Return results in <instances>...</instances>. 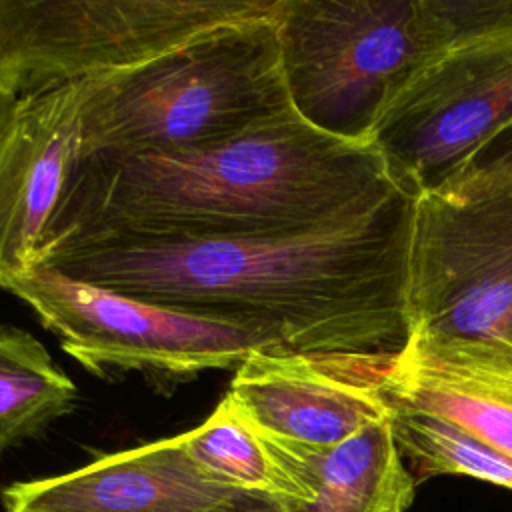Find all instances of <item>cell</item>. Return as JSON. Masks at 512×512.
<instances>
[{
  "instance_id": "5b68a950",
  "label": "cell",
  "mask_w": 512,
  "mask_h": 512,
  "mask_svg": "<svg viewBox=\"0 0 512 512\" xmlns=\"http://www.w3.org/2000/svg\"><path fill=\"white\" fill-rule=\"evenodd\" d=\"M408 336L512 340V176L462 170L412 198Z\"/></svg>"
},
{
  "instance_id": "ba28073f",
  "label": "cell",
  "mask_w": 512,
  "mask_h": 512,
  "mask_svg": "<svg viewBox=\"0 0 512 512\" xmlns=\"http://www.w3.org/2000/svg\"><path fill=\"white\" fill-rule=\"evenodd\" d=\"M62 350L98 376L140 372L176 384L208 370L238 368L256 350H274L260 332L132 298L98 284L36 268L8 286Z\"/></svg>"
},
{
  "instance_id": "3957f363",
  "label": "cell",
  "mask_w": 512,
  "mask_h": 512,
  "mask_svg": "<svg viewBox=\"0 0 512 512\" xmlns=\"http://www.w3.org/2000/svg\"><path fill=\"white\" fill-rule=\"evenodd\" d=\"M274 12L82 80L80 162L210 148L290 108Z\"/></svg>"
},
{
  "instance_id": "52a82bcc",
  "label": "cell",
  "mask_w": 512,
  "mask_h": 512,
  "mask_svg": "<svg viewBox=\"0 0 512 512\" xmlns=\"http://www.w3.org/2000/svg\"><path fill=\"white\" fill-rule=\"evenodd\" d=\"M512 126V22L426 58L384 100L368 140L410 198L458 174Z\"/></svg>"
},
{
  "instance_id": "5bb4252c",
  "label": "cell",
  "mask_w": 512,
  "mask_h": 512,
  "mask_svg": "<svg viewBox=\"0 0 512 512\" xmlns=\"http://www.w3.org/2000/svg\"><path fill=\"white\" fill-rule=\"evenodd\" d=\"M76 384L30 332L0 324V456L76 404Z\"/></svg>"
},
{
  "instance_id": "9a60e30c",
  "label": "cell",
  "mask_w": 512,
  "mask_h": 512,
  "mask_svg": "<svg viewBox=\"0 0 512 512\" xmlns=\"http://www.w3.org/2000/svg\"><path fill=\"white\" fill-rule=\"evenodd\" d=\"M396 446L416 484L468 476L512 490V458L432 414L388 402Z\"/></svg>"
},
{
  "instance_id": "4fadbf2b",
  "label": "cell",
  "mask_w": 512,
  "mask_h": 512,
  "mask_svg": "<svg viewBox=\"0 0 512 512\" xmlns=\"http://www.w3.org/2000/svg\"><path fill=\"white\" fill-rule=\"evenodd\" d=\"M266 440L290 482V496H278L286 512H406L414 502L390 414L330 448Z\"/></svg>"
},
{
  "instance_id": "277c9868",
  "label": "cell",
  "mask_w": 512,
  "mask_h": 512,
  "mask_svg": "<svg viewBox=\"0 0 512 512\" xmlns=\"http://www.w3.org/2000/svg\"><path fill=\"white\" fill-rule=\"evenodd\" d=\"M292 108L312 126L368 140L392 90L452 42L440 0H276Z\"/></svg>"
},
{
  "instance_id": "6da1fadb",
  "label": "cell",
  "mask_w": 512,
  "mask_h": 512,
  "mask_svg": "<svg viewBox=\"0 0 512 512\" xmlns=\"http://www.w3.org/2000/svg\"><path fill=\"white\" fill-rule=\"evenodd\" d=\"M412 198L310 232L94 244L48 258L114 292L260 332L274 350L388 368L408 342L404 312Z\"/></svg>"
},
{
  "instance_id": "30bf717a",
  "label": "cell",
  "mask_w": 512,
  "mask_h": 512,
  "mask_svg": "<svg viewBox=\"0 0 512 512\" xmlns=\"http://www.w3.org/2000/svg\"><path fill=\"white\" fill-rule=\"evenodd\" d=\"M82 102L80 82L22 96L0 132V290L40 264L82 160Z\"/></svg>"
},
{
  "instance_id": "8992f818",
  "label": "cell",
  "mask_w": 512,
  "mask_h": 512,
  "mask_svg": "<svg viewBox=\"0 0 512 512\" xmlns=\"http://www.w3.org/2000/svg\"><path fill=\"white\" fill-rule=\"evenodd\" d=\"M276 0H0V82L18 98L142 66Z\"/></svg>"
},
{
  "instance_id": "d6986e66",
  "label": "cell",
  "mask_w": 512,
  "mask_h": 512,
  "mask_svg": "<svg viewBox=\"0 0 512 512\" xmlns=\"http://www.w3.org/2000/svg\"><path fill=\"white\" fill-rule=\"evenodd\" d=\"M18 96L14 92H10L2 82H0V132L4 130V126L10 122L16 106H18Z\"/></svg>"
},
{
  "instance_id": "2e32d148",
  "label": "cell",
  "mask_w": 512,
  "mask_h": 512,
  "mask_svg": "<svg viewBox=\"0 0 512 512\" xmlns=\"http://www.w3.org/2000/svg\"><path fill=\"white\" fill-rule=\"evenodd\" d=\"M180 436L190 458L214 480L242 490L290 496V482L268 440L226 396L200 426Z\"/></svg>"
},
{
  "instance_id": "9c48e42d",
  "label": "cell",
  "mask_w": 512,
  "mask_h": 512,
  "mask_svg": "<svg viewBox=\"0 0 512 512\" xmlns=\"http://www.w3.org/2000/svg\"><path fill=\"white\" fill-rule=\"evenodd\" d=\"M382 374L350 358L264 348L236 368L224 396L266 438L330 448L390 414Z\"/></svg>"
},
{
  "instance_id": "8fae6325",
  "label": "cell",
  "mask_w": 512,
  "mask_h": 512,
  "mask_svg": "<svg viewBox=\"0 0 512 512\" xmlns=\"http://www.w3.org/2000/svg\"><path fill=\"white\" fill-rule=\"evenodd\" d=\"M236 490L208 476L178 434L60 476L14 482L2 502L6 512H206Z\"/></svg>"
},
{
  "instance_id": "7a4b0ae2",
  "label": "cell",
  "mask_w": 512,
  "mask_h": 512,
  "mask_svg": "<svg viewBox=\"0 0 512 512\" xmlns=\"http://www.w3.org/2000/svg\"><path fill=\"white\" fill-rule=\"evenodd\" d=\"M394 188L370 140L328 134L290 106L210 148L80 162L38 268L94 244L310 232L372 208Z\"/></svg>"
},
{
  "instance_id": "e0dca14e",
  "label": "cell",
  "mask_w": 512,
  "mask_h": 512,
  "mask_svg": "<svg viewBox=\"0 0 512 512\" xmlns=\"http://www.w3.org/2000/svg\"><path fill=\"white\" fill-rule=\"evenodd\" d=\"M462 170L512 176V126L490 140Z\"/></svg>"
},
{
  "instance_id": "ac0fdd59",
  "label": "cell",
  "mask_w": 512,
  "mask_h": 512,
  "mask_svg": "<svg viewBox=\"0 0 512 512\" xmlns=\"http://www.w3.org/2000/svg\"><path fill=\"white\" fill-rule=\"evenodd\" d=\"M206 512H286V510L276 494L238 488L234 494L214 504Z\"/></svg>"
},
{
  "instance_id": "7c38bea8",
  "label": "cell",
  "mask_w": 512,
  "mask_h": 512,
  "mask_svg": "<svg viewBox=\"0 0 512 512\" xmlns=\"http://www.w3.org/2000/svg\"><path fill=\"white\" fill-rule=\"evenodd\" d=\"M380 392L512 458V340L410 334Z\"/></svg>"
}]
</instances>
